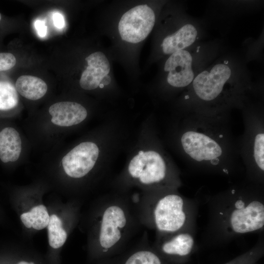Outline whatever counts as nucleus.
<instances>
[{"label": "nucleus", "instance_id": "obj_1", "mask_svg": "<svg viewBox=\"0 0 264 264\" xmlns=\"http://www.w3.org/2000/svg\"><path fill=\"white\" fill-rule=\"evenodd\" d=\"M209 231L218 240L227 241L241 235L262 231L264 201L262 197L236 194L210 202Z\"/></svg>", "mask_w": 264, "mask_h": 264}, {"label": "nucleus", "instance_id": "obj_2", "mask_svg": "<svg viewBox=\"0 0 264 264\" xmlns=\"http://www.w3.org/2000/svg\"><path fill=\"white\" fill-rule=\"evenodd\" d=\"M134 203L141 226L154 230L155 235L183 231L195 233L196 203L179 194H149Z\"/></svg>", "mask_w": 264, "mask_h": 264}, {"label": "nucleus", "instance_id": "obj_3", "mask_svg": "<svg viewBox=\"0 0 264 264\" xmlns=\"http://www.w3.org/2000/svg\"><path fill=\"white\" fill-rule=\"evenodd\" d=\"M141 226L133 199L104 198L98 203L93 226L96 250L105 255L121 248L131 242Z\"/></svg>", "mask_w": 264, "mask_h": 264}, {"label": "nucleus", "instance_id": "obj_4", "mask_svg": "<svg viewBox=\"0 0 264 264\" xmlns=\"http://www.w3.org/2000/svg\"><path fill=\"white\" fill-rule=\"evenodd\" d=\"M154 11L147 5L136 6L121 18L118 31L123 41L136 44L142 41L148 36L154 25Z\"/></svg>", "mask_w": 264, "mask_h": 264}, {"label": "nucleus", "instance_id": "obj_5", "mask_svg": "<svg viewBox=\"0 0 264 264\" xmlns=\"http://www.w3.org/2000/svg\"><path fill=\"white\" fill-rule=\"evenodd\" d=\"M99 153L98 146L93 142L79 144L63 157L62 165L65 172L73 178L85 176L94 167Z\"/></svg>", "mask_w": 264, "mask_h": 264}, {"label": "nucleus", "instance_id": "obj_6", "mask_svg": "<svg viewBox=\"0 0 264 264\" xmlns=\"http://www.w3.org/2000/svg\"><path fill=\"white\" fill-rule=\"evenodd\" d=\"M181 142L185 152L198 162L210 161L216 165L222 154L220 145L202 132L187 131L182 134Z\"/></svg>", "mask_w": 264, "mask_h": 264}, {"label": "nucleus", "instance_id": "obj_7", "mask_svg": "<svg viewBox=\"0 0 264 264\" xmlns=\"http://www.w3.org/2000/svg\"><path fill=\"white\" fill-rule=\"evenodd\" d=\"M231 75L230 67L224 64L216 65L210 70L201 72L193 81L195 93L204 101L215 100L221 93Z\"/></svg>", "mask_w": 264, "mask_h": 264}, {"label": "nucleus", "instance_id": "obj_8", "mask_svg": "<svg viewBox=\"0 0 264 264\" xmlns=\"http://www.w3.org/2000/svg\"><path fill=\"white\" fill-rule=\"evenodd\" d=\"M194 235L195 233L187 231L155 235L154 247L166 256L186 257L195 247Z\"/></svg>", "mask_w": 264, "mask_h": 264}, {"label": "nucleus", "instance_id": "obj_9", "mask_svg": "<svg viewBox=\"0 0 264 264\" xmlns=\"http://www.w3.org/2000/svg\"><path fill=\"white\" fill-rule=\"evenodd\" d=\"M192 60L190 53L185 50L171 54L164 68L165 71L168 72L167 80L170 85L182 88L189 85L193 81Z\"/></svg>", "mask_w": 264, "mask_h": 264}, {"label": "nucleus", "instance_id": "obj_10", "mask_svg": "<svg viewBox=\"0 0 264 264\" xmlns=\"http://www.w3.org/2000/svg\"><path fill=\"white\" fill-rule=\"evenodd\" d=\"M88 66L80 80L81 87L86 90L96 88L102 79L109 73L110 65L106 56L101 52L91 53L86 58Z\"/></svg>", "mask_w": 264, "mask_h": 264}, {"label": "nucleus", "instance_id": "obj_11", "mask_svg": "<svg viewBox=\"0 0 264 264\" xmlns=\"http://www.w3.org/2000/svg\"><path fill=\"white\" fill-rule=\"evenodd\" d=\"M147 157L144 161L145 165L141 172L135 175L132 178L137 180L144 186L165 183L168 176L166 163L157 152L149 151L144 152Z\"/></svg>", "mask_w": 264, "mask_h": 264}, {"label": "nucleus", "instance_id": "obj_12", "mask_svg": "<svg viewBox=\"0 0 264 264\" xmlns=\"http://www.w3.org/2000/svg\"><path fill=\"white\" fill-rule=\"evenodd\" d=\"M51 122L60 127H70L80 123L87 117V110L81 104L69 101L59 102L49 108Z\"/></svg>", "mask_w": 264, "mask_h": 264}, {"label": "nucleus", "instance_id": "obj_13", "mask_svg": "<svg viewBox=\"0 0 264 264\" xmlns=\"http://www.w3.org/2000/svg\"><path fill=\"white\" fill-rule=\"evenodd\" d=\"M197 34V30L193 25H183L175 33L164 38L161 44L163 52L166 54H172L184 50L194 43Z\"/></svg>", "mask_w": 264, "mask_h": 264}, {"label": "nucleus", "instance_id": "obj_14", "mask_svg": "<svg viewBox=\"0 0 264 264\" xmlns=\"http://www.w3.org/2000/svg\"><path fill=\"white\" fill-rule=\"evenodd\" d=\"M22 151V140L19 133L12 127L0 132V159L4 163L17 160Z\"/></svg>", "mask_w": 264, "mask_h": 264}, {"label": "nucleus", "instance_id": "obj_15", "mask_svg": "<svg viewBox=\"0 0 264 264\" xmlns=\"http://www.w3.org/2000/svg\"><path fill=\"white\" fill-rule=\"evenodd\" d=\"M15 88L22 96L31 100L42 98L47 90V86L41 78L31 75H22L17 80Z\"/></svg>", "mask_w": 264, "mask_h": 264}, {"label": "nucleus", "instance_id": "obj_16", "mask_svg": "<svg viewBox=\"0 0 264 264\" xmlns=\"http://www.w3.org/2000/svg\"><path fill=\"white\" fill-rule=\"evenodd\" d=\"M147 233L143 235V248L135 250L127 258L124 264H162L160 257L152 249L148 248Z\"/></svg>", "mask_w": 264, "mask_h": 264}, {"label": "nucleus", "instance_id": "obj_17", "mask_svg": "<svg viewBox=\"0 0 264 264\" xmlns=\"http://www.w3.org/2000/svg\"><path fill=\"white\" fill-rule=\"evenodd\" d=\"M49 218L46 208L44 205L33 207L30 211L21 215V220L26 227H32L38 230L47 226Z\"/></svg>", "mask_w": 264, "mask_h": 264}, {"label": "nucleus", "instance_id": "obj_18", "mask_svg": "<svg viewBox=\"0 0 264 264\" xmlns=\"http://www.w3.org/2000/svg\"><path fill=\"white\" fill-rule=\"evenodd\" d=\"M47 227L50 246L54 249L62 246L67 239V233L63 227L61 220L56 215H52Z\"/></svg>", "mask_w": 264, "mask_h": 264}, {"label": "nucleus", "instance_id": "obj_19", "mask_svg": "<svg viewBox=\"0 0 264 264\" xmlns=\"http://www.w3.org/2000/svg\"><path fill=\"white\" fill-rule=\"evenodd\" d=\"M19 99L18 92L11 83L0 81V111L15 108L18 104Z\"/></svg>", "mask_w": 264, "mask_h": 264}, {"label": "nucleus", "instance_id": "obj_20", "mask_svg": "<svg viewBox=\"0 0 264 264\" xmlns=\"http://www.w3.org/2000/svg\"><path fill=\"white\" fill-rule=\"evenodd\" d=\"M253 154L255 163L259 169L264 171V134L259 133L255 136Z\"/></svg>", "mask_w": 264, "mask_h": 264}, {"label": "nucleus", "instance_id": "obj_21", "mask_svg": "<svg viewBox=\"0 0 264 264\" xmlns=\"http://www.w3.org/2000/svg\"><path fill=\"white\" fill-rule=\"evenodd\" d=\"M16 63L15 57L10 53H0V71L9 70Z\"/></svg>", "mask_w": 264, "mask_h": 264}, {"label": "nucleus", "instance_id": "obj_22", "mask_svg": "<svg viewBox=\"0 0 264 264\" xmlns=\"http://www.w3.org/2000/svg\"><path fill=\"white\" fill-rule=\"evenodd\" d=\"M35 27L36 29L38 35L42 37L46 35L47 26L44 21L37 20L35 22Z\"/></svg>", "mask_w": 264, "mask_h": 264}, {"label": "nucleus", "instance_id": "obj_23", "mask_svg": "<svg viewBox=\"0 0 264 264\" xmlns=\"http://www.w3.org/2000/svg\"><path fill=\"white\" fill-rule=\"evenodd\" d=\"M53 21L55 26L58 28H62L65 26V21L62 14L59 13H54L53 15Z\"/></svg>", "mask_w": 264, "mask_h": 264}, {"label": "nucleus", "instance_id": "obj_24", "mask_svg": "<svg viewBox=\"0 0 264 264\" xmlns=\"http://www.w3.org/2000/svg\"><path fill=\"white\" fill-rule=\"evenodd\" d=\"M111 81V78L109 76L107 75L102 80L101 84L104 85H107L110 84Z\"/></svg>", "mask_w": 264, "mask_h": 264}, {"label": "nucleus", "instance_id": "obj_25", "mask_svg": "<svg viewBox=\"0 0 264 264\" xmlns=\"http://www.w3.org/2000/svg\"><path fill=\"white\" fill-rule=\"evenodd\" d=\"M104 86L103 84H100L99 87H100L101 88H103Z\"/></svg>", "mask_w": 264, "mask_h": 264}, {"label": "nucleus", "instance_id": "obj_26", "mask_svg": "<svg viewBox=\"0 0 264 264\" xmlns=\"http://www.w3.org/2000/svg\"><path fill=\"white\" fill-rule=\"evenodd\" d=\"M1 19V14L0 13V21Z\"/></svg>", "mask_w": 264, "mask_h": 264}]
</instances>
